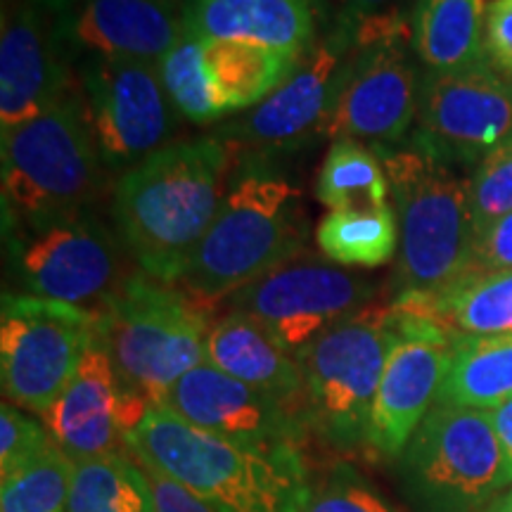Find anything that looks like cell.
<instances>
[{
    "instance_id": "obj_1",
    "label": "cell",
    "mask_w": 512,
    "mask_h": 512,
    "mask_svg": "<svg viewBox=\"0 0 512 512\" xmlns=\"http://www.w3.org/2000/svg\"><path fill=\"white\" fill-rule=\"evenodd\" d=\"M238 155L211 133L162 147L119 176L112 219L138 271L178 285L219 214Z\"/></svg>"
},
{
    "instance_id": "obj_2",
    "label": "cell",
    "mask_w": 512,
    "mask_h": 512,
    "mask_svg": "<svg viewBox=\"0 0 512 512\" xmlns=\"http://www.w3.org/2000/svg\"><path fill=\"white\" fill-rule=\"evenodd\" d=\"M140 465L157 467L219 512H306L302 446H245L202 430L157 403L126 434Z\"/></svg>"
},
{
    "instance_id": "obj_3",
    "label": "cell",
    "mask_w": 512,
    "mask_h": 512,
    "mask_svg": "<svg viewBox=\"0 0 512 512\" xmlns=\"http://www.w3.org/2000/svg\"><path fill=\"white\" fill-rule=\"evenodd\" d=\"M309 249L304 192L273 159L238 157L219 214L178 287L214 311L233 292Z\"/></svg>"
},
{
    "instance_id": "obj_4",
    "label": "cell",
    "mask_w": 512,
    "mask_h": 512,
    "mask_svg": "<svg viewBox=\"0 0 512 512\" xmlns=\"http://www.w3.org/2000/svg\"><path fill=\"white\" fill-rule=\"evenodd\" d=\"M79 91L0 133L5 235L91 214L105 183Z\"/></svg>"
},
{
    "instance_id": "obj_5",
    "label": "cell",
    "mask_w": 512,
    "mask_h": 512,
    "mask_svg": "<svg viewBox=\"0 0 512 512\" xmlns=\"http://www.w3.org/2000/svg\"><path fill=\"white\" fill-rule=\"evenodd\" d=\"M121 394L147 406L164 403L185 373L207 361L211 309L138 271L98 309Z\"/></svg>"
},
{
    "instance_id": "obj_6",
    "label": "cell",
    "mask_w": 512,
    "mask_h": 512,
    "mask_svg": "<svg viewBox=\"0 0 512 512\" xmlns=\"http://www.w3.org/2000/svg\"><path fill=\"white\" fill-rule=\"evenodd\" d=\"M377 155L401 230L394 294H437L460 283L470 273L475 247L470 178L411 145Z\"/></svg>"
},
{
    "instance_id": "obj_7",
    "label": "cell",
    "mask_w": 512,
    "mask_h": 512,
    "mask_svg": "<svg viewBox=\"0 0 512 512\" xmlns=\"http://www.w3.org/2000/svg\"><path fill=\"white\" fill-rule=\"evenodd\" d=\"M413 57V27L403 10L363 22L320 138H351L375 152L401 147L418 112L422 74Z\"/></svg>"
},
{
    "instance_id": "obj_8",
    "label": "cell",
    "mask_w": 512,
    "mask_h": 512,
    "mask_svg": "<svg viewBox=\"0 0 512 512\" xmlns=\"http://www.w3.org/2000/svg\"><path fill=\"white\" fill-rule=\"evenodd\" d=\"M394 342L387 304H373L339 320L297 354L306 425L330 448L354 451L368 444L370 411Z\"/></svg>"
},
{
    "instance_id": "obj_9",
    "label": "cell",
    "mask_w": 512,
    "mask_h": 512,
    "mask_svg": "<svg viewBox=\"0 0 512 512\" xmlns=\"http://www.w3.org/2000/svg\"><path fill=\"white\" fill-rule=\"evenodd\" d=\"M396 460L415 512H484L510 484L491 415L477 408L437 403Z\"/></svg>"
},
{
    "instance_id": "obj_10",
    "label": "cell",
    "mask_w": 512,
    "mask_h": 512,
    "mask_svg": "<svg viewBox=\"0 0 512 512\" xmlns=\"http://www.w3.org/2000/svg\"><path fill=\"white\" fill-rule=\"evenodd\" d=\"M380 290L382 285L370 275L304 249L223 304L252 318L275 344L297 356L339 320L377 304Z\"/></svg>"
},
{
    "instance_id": "obj_11",
    "label": "cell",
    "mask_w": 512,
    "mask_h": 512,
    "mask_svg": "<svg viewBox=\"0 0 512 512\" xmlns=\"http://www.w3.org/2000/svg\"><path fill=\"white\" fill-rule=\"evenodd\" d=\"M98 330V309L3 292L0 384L5 399L29 413H46L72 382Z\"/></svg>"
},
{
    "instance_id": "obj_12",
    "label": "cell",
    "mask_w": 512,
    "mask_h": 512,
    "mask_svg": "<svg viewBox=\"0 0 512 512\" xmlns=\"http://www.w3.org/2000/svg\"><path fill=\"white\" fill-rule=\"evenodd\" d=\"M408 140L451 169H477L512 140V79L489 60L453 72L422 69Z\"/></svg>"
},
{
    "instance_id": "obj_13",
    "label": "cell",
    "mask_w": 512,
    "mask_h": 512,
    "mask_svg": "<svg viewBox=\"0 0 512 512\" xmlns=\"http://www.w3.org/2000/svg\"><path fill=\"white\" fill-rule=\"evenodd\" d=\"M76 91L102 164L112 174H126L171 145L178 110L157 64L81 60Z\"/></svg>"
},
{
    "instance_id": "obj_14",
    "label": "cell",
    "mask_w": 512,
    "mask_h": 512,
    "mask_svg": "<svg viewBox=\"0 0 512 512\" xmlns=\"http://www.w3.org/2000/svg\"><path fill=\"white\" fill-rule=\"evenodd\" d=\"M299 60L247 43L185 36L157 67L178 114L214 124L261 105L290 79Z\"/></svg>"
},
{
    "instance_id": "obj_15",
    "label": "cell",
    "mask_w": 512,
    "mask_h": 512,
    "mask_svg": "<svg viewBox=\"0 0 512 512\" xmlns=\"http://www.w3.org/2000/svg\"><path fill=\"white\" fill-rule=\"evenodd\" d=\"M12 278L24 294L100 309L124 283L119 242L93 214L5 235Z\"/></svg>"
},
{
    "instance_id": "obj_16",
    "label": "cell",
    "mask_w": 512,
    "mask_h": 512,
    "mask_svg": "<svg viewBox=\"0 0 512 512\" xmlns=\"http://www.w3.org/2000/svg\"><path fill=\"white\" fill-rule=\"evenodd\" d=\"M354 48L356 36L330 24L328 34L316 38L278 91L223 124L216 136L226 140L238 157L264 159L311 143L320 136Z\"/></svg>"
},
{
    "instance_id": "obj_17",
    "label": "cell",
    "mask_w": 512,
    "mask_h": 512,
    "mask_svg": "<svg viewBox=\"0 0 512 512\" xmlns=\"http://www.w3.org/2000/svg\"><path fill=\"white\" fill-rule=\"evenodd\" d=\"M164 406L202 430L245 446H302L309 434L304 415L207 361L171 387Z\"/></svg>"
},
{
    "instance_id": "obj_18",
    "label": "cell",
    "mask_w": 512,
    "mask_h": 512,
    "mask_svg": "<svg viewBox=\"0 0 512 512\" xmlns=\"http://www.w3.org/2000/svg\"><path fill=\"white\" fill-rule=\"evenodd\" d=\"M64 55L159 64L185 38L176 0H79L55 19Z\"/></svg>"
},
{
    "instance_id": "obj_19",
    "label": "cell",
    "mask_w": 512,
    "mask_h": 512,
    "mask_svg": "<svg viewBox=\"0 0 512 512\" xmlns=\"http://www.w3.org/2000/svg\"><path fill=\"white\" fill-rule=\"evenodd\" d=\"M38 10L31 0H17L3 12L0 133L53 110L76 91V74Z\"/></svg>"
},
{
    "instance_id": "obj_20",
    "label": "cell",
    "mask_w": 512,
    "mask_h": 512,
    "mask_svg": "<svg viewBox=\"0 0 512 512\" xmlns=\"http://www.w3.org/2000/svg\"><path fill=\"white\" fill-rule=\"evenodd\" d=\"M41 418L50 439L74 463L110 456L126 446L124 394L100 330L72 382Z\"/></svg>"
},
{
    "instance_id": "obj_21",
    "label": "cell",
    "mask_w": 512,
    "mask_h": 512,
    "mask_svg": "<svg viewBox=\"0 0 512 512\" xmlns=\"http://www.w3.org/2000/svg\"><path fill=\"white\" fill-rule=\"evenodd\" d=\"M448 361V344L396 337L370 411L366 446L375 456H401L420 422L432 411V403L437 401Z\"/></svg>"
},
{
    "instance_id": "obj_22",
    "label": "cell",
    "mask_w": 512,
    "mask_h": 512,
    "mask_svg": "<svg viewBox=\"0 0 512 512\" xmlns=\"http://www.w3.org/2000/svg\"><path fill=\"white\" fill-rule=\"evenodd\" d=\"M185 36L302 57L316 43V0H185Z\"/></svg>"
},
{
    "instance_id": "obj_23",
    "label": "cell",
    "mask_w": 512,
    "mask_h": 512,
    "mask_svg": "<svg viewBox=\"0 0 512 512\" xmlns=\"http://www.w3.org/2000/svg\"><path fill=\"white\" fill-rule=\"evenodd\" d=\"M207 363L304 415V373L299 358L275 344L252 318L238 311L211 325Z\"/></svg>"
},
{
    "instance_id": "obj_24",
    "label": "cell",
    "mask_w": 512,
    "mask_h": 512,
    "mask_svg": "<svg viewBox=\"0 0 512 512\" xmlns=\"http://www.w3.org/2000/svg\"><path fill=\"white\" fill-rule=\"evenodd\" d=\"M489 0H415L413 50L425 72H453L486 62Z\"/></svg>"
},
{
    "instance_id": "obj_25",
    "label": "cell",
    "mask_w": 512,
    "mask_h": 512,
    "mask_svg": "<svg viewBox=\"0 0 512 512\" xmlns=\"http://www.w3.org/2000/svg\"><path fill=\"white\" fill-rule=\"evenodd\" d=\"M418 297L453 337H512V273H467L444 292Z\"/></svg>"
},
{
    "instance_id": "obj_26",
    "label": "cell",
    "mask_w": 512,
    "mask_h": 512,
    "mask_svg": "<svg viewBox=\"0 0 512 512\" xmlns=\"http://www.w3.org/2000/svg\"><path fill=\"white\" fill-rule=\"evenodd\" d=\"M512 399V337H463L451 347L441 406L491 411Z\"/></svg>"
},
{
    "instance_id": "obj_27",
    "label": "cell",
    "mask_w": 512,
    "mask_h": 512,
    "mask_svg": "<svg viewBox=\"0 0 512 512\" xmlns=\"http://www.w3.org/2000/svg\"><path fill=\"white\" fill-rule=\"evenodd\" d=\"M318 252L344 268H380L401 247L394 204L382 209H332L316 226Z\"/></svg>"
},
{
    "instance_id": "obj_28",
    "label": "cell",
    "mask_w": 512,
    "mask_h": 512,
    "mask_svg": "<svg viewBox=\"0 0 512 512\" xmlns=\"http://www.w3.org/2000/svg\"><path fill=\"white\" fill-rule=\"evenodd\" d=\"M316 200L330 211L389 207L392 188L380 155L358 140H332L316 176Z\"/></svg>"
},
{
    "instance_id": "obj_29",
    "label": "cell",
    "mask_w": 512,
    "mask_h": 512,
    "mask_svg": "<svg viewBox=\"0 0 512 512\" xmlns=\"http://www.w3.org/2000/svg\"><path fill=\"white\" fill-rule=\"evenodd\" d=\"M67 512H157L145 467L121 451L74 463Z\"/></svg>"
},
{
    "instance_id": "obj_30",
    "label": "cell",
    "mask_w": 512,
    "mask_h": 512,
    "mask_svg": "<svg viewBox=\"0 0 512 512\" xmlns=\"http://www.w3.org/2000/svg\"><path fill=\"white\" fill-rule=\"evenodd\" d=\"M74 460L50 444L29 463L3 475L0 512H67Z\"/></svg>"
},
{
    "instance_id": "obj_31",
    "label": "cell",
    "mask_w": 512,
    "mask_h": 512,
    "mask_svg": "<svg viewBox=\"0 0 512 512\" xmlns=\"http://www.w3.org/2000/svg\"><path fill=\"white\" fill-rule=\"evenodd\" d=\"M470 209L475 235L512 211V140L472 171Z\"/></svg>"
},
{
    "instance_id": "obj_32",
    "label": "cell",
    "mask_w": 512,
    "mask_h": 512,
    "mask_svg": "<svg viewBox=\"0 0 512 512\" xmlns=\"http://www.w3.org/2000/svg\"><path fill=\"white\" fill-rule=\"evenodd\" d=\"M306 512H394L349 463H339L316 486Z\"/></svg>"
},
{
    "instance_id": "obj_33",
    "label": "cell",
    "mask_w": 512,
    "mask_h": 512,
    "mask_svg": "<svg viewBox=\"0 0 512 512\" xmlns=\"http://www.w3.org/2000/svg\"><path fill=\"white\" fill-rule=\"evenodd\" d=\"M53 444L46 425L5 401L0 408V472L17 470Z\"/></svg>"
},
{
    "instance_id": "obj_34",
    "label": "cell",
    "mask_w": 512,
    "mask_h": 512,
    "mask_svg": "<svg viewBox=\"0 0 512 512\" xmlns=\"http://www.w3.org/2000/svg\"><path fill=\"white\" fill-rule=\"evenodd\" d=\"M470 273H512V211L475 235Z\"/></svg>"
},
{
    "instance_id": "obj_35",
    "label": "cell",
    "mask_w": 512,
    "mask_h": 512,
    "mask_svg": "<svg viewBox=\"0 0 512 512\" xmlns=\"http://www.w3.org/2000/svg\"><path fill=\"white\" fill-rule=\"evenodd\" d=\"M486 60L512 79V0L486 3Z\"/></svg>"
},
{
    "instance_id": "obj_36",
    "label": "cell",
    "mask_w": 512,
    "mask_h": 512,
    "mask_svg": "<svg viewBox=\"0 0 512 512\" xmlns=\"http://www.w3.org/2000/svg\"><path fill=\"white\" fill-rule=\"evenodd\" d=\"M143 467L147 479H150L157 512H219L211 508L207 501H202L195 491H190L188 486L166 475V472L157 470V467Z\"/></svg>"
},
{
    "instance_id": "obj_37",
    "label": "cell",
    "mask_w": 512,
    "mask_h": 512,
    "mask_svg": "<svg viewBox=\"0 0 512 512\" xmlns=\"http://www.w3.org/2000/svg\"><path fill=\"white\" fill-rule=\"evenodd\" d=\"M394 10H403L401 0H342L332 24L356 36V31L363 22H368V19L373 17L387 15V12Z\"/></svg>"
},
{
    "instance_id": "obj_38",
    "label": "cell",
    "mask_w": 512,
    "mask_h": 512,
    "mask_svg": "<svg viewBox=\"0 0 512 512\" xmlns=\"http://www.w3.org/2000/svg\"><path fill=\"white\" fill-rule=\"evenodd\" d=\"M491 422H494V432L503 453V465L512 482V399H508L501 406L491 408L489 411Z\"/></svg>"
},
{
    "instance_id": "obj_39",
    "label": "cell",
    "mask_w": 512,
    "mask_h": 512,
    "mask_svg": "<svg viewBox=\"0 0 512 512\" xmlns=\"http://www.w3.org/2000/svg\"><path fill=\"white\" fill-rule=\"evenodd\" d=\"M31 3L38 5V8H41V10L53 12L55 17H60V15H64V12L72 10L74 5L79 3V0H31Z\"/></svg>"
},
{
    "instance_id": "obj_40",
    "label": "cell",
    "mask_w": 512,
    "mask_h": 512,
    "mask_svg": "<svg viewBox=\"0 0 512 512\" xmlns=\"http://www.w3.org/2000/svg\"><path fill=\"white\" fill-rule=\"evenodd\" d=\"M484 512H512V489L505 491L503 496H498Z\"/></svg>"
}]
</instances>
